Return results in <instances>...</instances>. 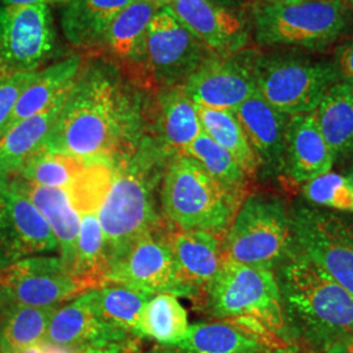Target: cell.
<instances>
[{
  "instance_id": "1",
  "label": "cell",
  "mask_w": 353,
  "mask_h": 353,
  "mask_svg": "<svg viewBox=\"0 0 353 353\" xmlns=\"http://www.w3.org/2000/svg\"><path fill=\"white\" fill-rule=\"evenodd\" d=\"M144 126L139 94L115 65L94 63L79 72L43 145L87 163L114 164L139 148Z\"/></svg>"
},
{
  "instance_id": "2",
  "label": "cell",
  "mask_w": 353,
  "mask_h": 353,
  "mask_svg": "<svg viewBox=\"0 0 353 353\" xmlns=\"http://www.w3.org/2000/svg\"><path fill=\"white\" fill-rule=\"evenodd\" d=\"M173 156L159 140L144 138L139 148L113 164V181L97 217L109 263L140 237L163 230L156 191Z\"/></svg>"
},
{
  "instance_id": "3",
  "label": "cell",
  "mask_w": 353,
  "mask_h": 353,
  "mask_svg": "<svg viewBox=\"0 0 353 353\" xmlns=\"http://www.w3.org/2000/svg\"><path fill=\"white\" fill-rule=\"evenodd\" d=\"M276 278L284 316L306 338L326 348L353 336L352 294L310 259L293 254Z\"/></svg>"
},
{
  "instance_id": "4",
  "label": "cell",
  "mask_w": 353,
  "mask_h": 353,
  "mask_svg": "<svg viewBox=\"0 0 353 353\" xmlns=\"http://www.w3.org/2000/svg\"><path fill=\"white\" fill-rule=\"evenodd\" d=\"M212 314L242 328L265 345L285 326V316L275 271L241 265L225 256L207 288Z\"/></svg>"
},
{
  "instance_id": "5",
  "label": "cell",
  "mask_w": 353,
  "mask_h": 353,
  "mask_svg": "<svg viewBox=\"0 0 353 353\" xmlns=\"http://www.w3.org/2000/svg\"><path fill=\"white\" fill-rule=\"evenodd\" d=\"M160 196L169 225L220 237L225 234L242 203L186 154H176L168 161Z\"/></svg>"
},
{
  "instance_id": "6",
  "label": "cell",
  "mask_w": 353,
  "mask_h": 353,
  "mask_svg": "<svg viewBox=\"0 0 353 353\" xmlns=\"http://www.w3.org/2000/svg\"><path fill=\"white\" fill-rule=\"evenodd\" d=\"M225 256L241 265L275 270L293 255L290 216L279 198L246 196L227 229Z\"/></svg>"
},
{
  "instance_id": "7",
  "label": "cell",
  "mask_w": 353,
  "mask_h": 353,
  "mask_svg": "<svg viewBox=\"0 0 353 353\" xmlns=\"http://www.w3.org/2000/svg\"><path fill=\"white\" fill-rule=\"evenodd\" d=\"M348 23V6L341 0H303L290 4H256L255 38L265 46L325 49Z\"/></svg>"
},
{
  "instance_id": "8",
  "label": "cell",
  "mask_w": 353,
  "mask_h": 353,
  "mask_svg": "<svg viewBox=\"0 0 353 353\" xmlns=\"http://www.w3.org/2000/svg\"><path fill=\"white\" fill-rule=\"evenodd\" d=\"M256 92L279 112L290 117L313 113L339 81L334 63L293 57L258 59L252 63Z\"/></svg>"
},
{
  "instance_id": "9",
  "label": "cell",
  "mask_w": 353,
  "mask_h": 353,
  "mask_svg": "<svg viewBox=\"0 0 353 353\" xmlns=\"http://www.w3.org/2000/svg\"><path fill=\"white\" fill-rule=\"evenodd\" d=\"M294 250L305 255L353 297V224L341 216L299 205L290 211Z\"/></svg>"
},
{
  "instance_id": "10",
  "label": "cell",
  "mask_w": 353,
  "mask_h": 353,
  "mask_svg": "<svg viewBox=\"0 0 353 353\" xmlns=\"http://www.w3.org/2000/svg\"><path fill=\"white\" fill-rule=\"evenodd\" d=\"M57 51L49 6H0V72L39 71Z\"/></svg>"
},
{
  "instance_id": "11",
  "label": "cell",
  "mask_w": 353,
  "mask_h": 353,
  "mask_svg": "<svg viewBox=\"0 0 353 353\" xmlns=\"http://www.w3.org/2000/svg\"><path fill=\"white\" fill-rule=\"evenodd\" d=\"M84 292L59 255L28 256L0 268V310L58 306Z\"/></svg>"
},
{
  "instance_id": "12",
  "label": "cell",
  "mask_w": 353,
  "mask_h": 353,
  "mask_svg": "<svg viewBox=\"0 0 353 353\" xmlns=\"http://www.w3.org/2000/svg\"><path fill=\"white\" fill-rule=\"evenodd\" d=\"M106 284L125 285L152 296H194L176 275L163 230L134 241L125 252L114 258L109 263Z\"/></svg>"
},
{
  "instance_id": "13",
  "label": "cell",
  "mask_w": 353,
  "mask_h": 353,
  "mask_svg": "<svg viewBox=\"0 0 353 353\" xmlns=\"http://www.w3.org/2000/svg\"><path fill=\"white\" fill-rule=\"evenodd\" d=\"M208 55L211 52L169 7L153 16L147 30L144 64L160 85H182Z\"/></svg>"
},
{
  "instance_id": "14",
  "label": "cell",
  "mask_w": 353,
  "mask_h": 353,
  "mask_svg": "<svg viewBox=\"0 0 353 353\" xmlns=\"http://www.w3.org/2000/svg\"><path fill=\"white\" fill-rule=\"evenodd\" d=\"M55 252L58 242L37 207L13 178L0 181V268Z\"/></svg>"
},
{
  "instance_id": "15",
  "label": "cell",
  "mask_w": 353,
  "mask_h": 353,
  "mask_svg": "<svg viewBox=\"0 0 353 353\" xmlns=\"http://www.w3.org/2000/svg\"><path fill=\"white\" fill-rule=\"evenodd\" d=\"M196 106L234 112L256 93L252 63L232 55H208L182 84Z\"/></svg>"
},
{
  "instance_id": "16",
  "label": "cell",
  "mask_w": 353,
  "mask_h": 353,
  "mask_svg": "<svg viewBox=\"0 0 353 353\" xmlns=\"http://www.w3.org/2000/svg\"><path fill=\"white\" fill-rule=\"evenodd\" d=\"M130 336L102 321L94 310L92 293L87 290L55 309L43 343L72 352L88 347L126 343Z\"/></svg>"
},
{
  "instance_id": "17",
  "label": "cell",
  "mask_w": 353,
  "mask_h": 353,
  "mask_svg": "<svg viewBox=\"0 0 353 353\" xmlns=\"http://www.w3.org/2000/svg\"><path fill=\"white\" fill-rule=\"evenodd\" d=\"M163 237L172 252L179 280L194 296L207 290L225 259L223 239L214 233L173 225H165Z\"/></svg>"
},
{
  "instance_id": "18",
  "label": "cell",
  "mask_w": 353,
  "mask_h": 353,
  "mask_svg": "<svg viewBox=\"0 0 353 353\" xmlns=\"http://www.w3.org/2000/svg\"><path fill=\"white\" fill-rule=\"evenodd\" d=\"M169 8L211 54L232 55L248 41L240 17L214 0H174Z\"/></svg>"
},
{
  "instance_id": "19",
  "label": "cell",
  "mask_w": 353,
  "mask_h": 353,
  "mask_svg": "<svg viewBox=\"0 0 353 353\" xmlns=\"http://www.w3.org/2000/svg\"><path fill=\"white\" fill-rule=\"evenodd\" d=\"M240 121L261 166L278 170L285 164V143L292 117L279 112L256 92L239 106Z\"/></svg>"
},
{
  "instance_id": "20",
  "label": "cell",
  "mask_w": 353,
  "mask_h": 353,
  "mask_svg": "<svg viewBox=\"0 0 353 353\" xmlns=\"http://www.w3.org/2000/svg\"><path fill=\"white\" fill-rule=\"evenodd\" d=\"M335 156L323 138L314 113L292 117L285 143V164L290 178L306 183L331 172Z\"/></svg>"
},
{
  "instance_id": "21",
  "label": "cell",
  "mask_w": 353,
  "mask_h": 353,
  "mask_svg": "<svg viewBox=\"0 0 353 353\" xmlns=\"http://www.w3.org/2000/svg\"><path fill=\"white\" fill-rule=\"evenodd\" d=\"M70 90L43 112L20 121L1 135L0 181L16 176L26 160L46 143L63 109Z\"/></svg>"
},
{
  "instance_id": "22",
  "label": "cell",
  "mask_w": 353,
  "mask_h": 353,
  "mask_svg": "<svg viewBox=\"0 0 353 353\" xmlns=\"http://www.w3.org/2000/svg\"><path fill=\"white\" fill-rule=\"evenodd\" d=\"M12 178L19 189L32 201L48 221L58 242L59 256L71 270L75 261L81 220L71 203L68 192L63 189L38 186L19 176Z\"/></svg>"
},
{
  "instance_id": "23",
  "label": "cell",
  "mask_w": 353,
  "mask_h": 353,
  "mask_svg": "<svg viewBox=\"0 0 353 353\" xmlns=\"http://www.w3.org/2000/svg\"><path fill=\"white\" fill-rule=\"evenodd\" d=\"M159 141L172 156L183 154L190 144L203 134L196 105L183 85L163 87L157 99Z\"/></svg>"
},
{
  "instance_id": "24",
  "label": "cell",
  "mask_w": 353,
  "mask_h": 353,
  "mask_svg": "<svg viewBox=\"0 0 353 353\" xmlns=\"http://www.w3.org/2000/svg\"><path fill=\"white\" fill-rule=\"evenodd\" d=\"M81 57L72 55L58 63L39 70L32 83L21 93L3 134L20 121L43 112L72 88L81 70Z\"/></svg>"
},
{
  "instance_id": "25",
  "label": "cell",
  "mask_w": 353,
  "mask_h": 353,
  "mask_svg": "<svg viewBox=\"0 0 353 353\" xmlns=\"http://www.w3.org/2000/svg\"><path fill=\"white\" fill-rule=\"evenodd\" d=\"M132 0H70L62 14L67 41L81 49L102 46L114 17Z\"/></svg>"
},
{
  "instance_id": "26",
  "label": "cell",
  "mask_w": 353,
  "mask_h": 353,
  "mask_svg": "<svg viewBox=\"0 0 353 353\" xmlns=\"http://www.w3.org/2000/svg\"><path fill=\"white\" fill-rule=\"evenodd\" d=\"M160 8L148 0H132L114 17L102 46L119 61L145 63V38L153 16Z\"/></svg>"
},
{
  "instance_id": "27",
  "label": "cell",
  "mask_w": 353,
  "mask_h": 353,
  "mask_svg": "<svg viewBox=\"0 0 353 353\" xmlns=\"http://www.w3.org/2000/svg\"><path fill=\"white\" fill-rule=\"evenodd\" d=\"M265 344L229 322H199L186 336L161 353H262Z\"/></svg>"
},
{
  "instance_id": "28",
  "label": "cell",
  "mask_w": 353,
  "mask_h": 353,
  "mask_svg": "<svg viewBox=\"0 0 353 353\" xmlns=\"http://www.w3.org/2000/svg\"><path fill=\"white\" fill-rule=\"evenodd\" d=\"M318 127L335 156L353 152V88L338 81L319 102L316 110Z\"/></svg>"
},
{
  "instance_id": "29",
  "label": "cell",
  "mask_w": 353,
  "mask_h": 353,
  "mask_svg": "<svg viewBox=\"0 0 353 353\" xmlns=\"http://www.w3.org/2000/svg\"><path fill=\"white\" fill-rule=\"evenodd\" d=\"M58 306H10L0 310V352L23 353L41 345Z\"/></svg>"
},
{
  "instance_id": "30",
  "label": "cell",
  "mask_w": 353,
  "mask_h": 353,
  "mask_svg": "<svg viewBox=\"0 0 353 353\" xmlns=\"http://www.w3.org/2000/svg\"><path fill=\"white\" fill-rule=\"evenodd\" d=\"M71 271L85 290L106 285L109 259L97 214H81L75 261Z\"/></svg>"
},
{
  "instance_id": "31",
  "label": "cell",
  "mask_w": 353,
  "mask_h": 353,
  "mask_svg": "<svg viewBox=\"0 0 353 353\" xmlns=\"http://www.w3.org/2000/svg\"><path fill=\"white\" fill-rule=\"evenodd\" d=\"M90 293L94 310L105 323L139 336L140 316L152 294L119 284H106Z\"/></svg>"
},
{
  "instance_id": "32",
  "label": "cell",
  "mask_w": 353,
  "mask_h": 353,
  "mask_svg": "<svg viewBox=\"0 0 353 353\" xmlns=\"http://www.w3.org/2000/svg\"><path fill=\"white\" fill-rule=\"evenodd\" d=\"M196 109L203 131L232 154L246 176H255L261 165L234 112L202 106H196Z\"/></svg>"
},
{
  "instance_id": "33",
  "label": "cell",
  "mask_w": 353,
  "mask_h": 353,
  "mask_svg": "<svg viewBox=\"0 0 353 353\" xmlns=\"http://www.w3.org/2000/svg\"><path fill=\"white\" fill-rule=\"evenodd\" d=\"M189 316L178 297L156 294L145 305L139 322V336H147L163 345L182 341L189 331Z\"/></svg>"
},
{
  "instance_id": "34",
  "label": "cell",
  "mask_w": 353,
  "mask_h": 353,
  "mask_svg": "<svg viewBox=\"0 0 353 353\" xmlns=\"http://www.w3.org/2000/svg\"><path fill=\"white\" fill-rule=\"evenodd\" d=\"M85 165L87 161L72 154L42 145L26 160L14 176L38 186L67 191Z\"/></svg>"
},
{
  "instance_id": "35",
  "label": "cell",
  "mask_w": 353,
  "mask_h": 353,
  "mask_svg": "<svg viewBox=\"0 0 353 353\" xmlns=\"http://www.w3.org/2000/svg\"><path fill=\"white\" fill-rule=\"evenodd\" d=\"M183 154L192 157L214 181L242 202L246 196L249 176L245 174L239 163L229 152L220 147L205 132L194 140Z\"/></svg>"
},
{
  "instance_id": "36",
  "label": "cell",
  "mask_w": 353,
  "mask_h": 353,
  "mask_svg": "<svg viewBox=\"0 0 353 353\" xmlns=\"http://www.w3.org/2000/svg\"><path fill=\"white\" fill-rule=\"evenodd\" d=\"M113 181V164L87 163L71 188L67 190L71 203L80 214H97Z\"/></svg>"
},
{
  "instance_id": "37",
  "label": "cell",
  "mask_w": 353,
  "mask_h": 353,
  "mask_svg": "<svg viewBox=\"0 0 353 353\" xmlns=\"http://www.w3.org/2000/svg\"><path fill=\"white\" fill-rule=\"evenodd\" d=\"M303 194L318 207L353 214V185L348 176L328 172L303 183Z\"/></svg>"
},
{
  "instance_id": "38",
  "label": "cell",
  "mask_w": 353,
  "mask_h": 353,
  "mask_svg": "<svg viewBox=\"0 0 353 353\" xmlns=\"http://www.w3.org/2000/svg\"><path fill=\"white\" fill-rule=\"evenodd\" d=\"M38 71L20 72V74H3L0 72V137L7 126L13 109L19 101L24 89L32 83Z\"/></svg>"
},
{
  "instance_id": "39",
  "label": "cell",
  "mask_w": 353,
  "mask_h": 353,
  "mask_svg": "<svg viewBox=\"0 0 353 353\" xmlns=\"http://www.w3.org/2000/svg\"><path fill=\"white\" fill-rule=\"evenodd\" d=\"M334 65L339 81L353 88V38L338 49Z\"/></svg>"
},
{
  "instance_id": "40",
  "label": "cell",
  "mask_w": 353,
  "mask_h": 353,
  "mask_svg": "<svg viewBox=\"0 0 353 353\" xmlns=\"http://www.w3.org/2000/svg\"><path fill=\"white\" fill-rule=\"evenodd\" d=\"M70 353H134L132 352V341L126 343H117V344H108V345H97V347H88L83 350H77Z\"/></svg>"
},
{
  "instance_id": "41",
  "label": "cell",
  "mask_w": 353,
  "mask_h": 353,
  "mask_svg": "<svg viewBox=\"0 0 353 353\" xmlns=\"http://www.w3.org/2000/svg\"><path fill=\"white\" fill-rule=\"evenodd\" d=\"M325 353H353V336L330 344L325 348Z\"/></svg>"
},
{
  "instance_id": "42",
  "label": "cell",
  "mask_w": 353,
  "mask_h": 353,
  "mask_svg": "<svg viewBox=\"0 0 353 353\" xmlns=\"http://www.w3.org/2000/svg\"><path fill=\"white\" fill-rule=\"evenodd\" d=\"M70 0H0V6H32V4H67Z\"/></svg>"
},
{
  "instance_id": "43",
  "label": "cell",
  "mask_w": 353,
  "mask_h": 353,
  "mask_svg": "<svg viewBox=\"0 0 353 353\" xmlns=\"http://www.w3.org/2000/svg\"><path fill=\"white\" fill-rule=\"evenodd\" d=\"M297 1H303V0H256L258 4H290Z\"/></svg>"
},
{
  "instance_id": "44",
  "label": "cell",
  "mask_w": 353,
  "mask_h": 353,
  "mask_svg": "<svg viewBox=\"0 0 353 353\" xmlns=\"http://www.w3.org/2000/svg\"><path fill=\"white\" fill-rule=\"evenodd\" d=\"M151 1L152 4H154L159 8H164V7H169L174 0H148Z\"/></svg>"
},
{
  "instance_id": "45",
  "label": "cell",
  "mask_w": 353,
  "mask_h": 353,
  "mask_svg": "<svg viewBox=\"0 0 353 353\" xmlns=\"http://www.w3.org/2000/svg\"><path fill=\"white\" fill-rule=\"evenodd\" d=\"M23 353H43V351H42L41 345H36V347H32V348L26 350V352Z\"/></svg>"
},
{
  "instance_id": "46",
  "label": "cell",
  "mask_w": 353,
  "mask_h": 353,
  "mask_svg": "<svg viewBox=\"0 0 353 353\" xmlns=\"http://www.w3.org/2000/svg\"><path fill=\"white\" fill-rule=\"evenodd\" d=\"M343 3H345L348 7H353V0H341Z\"/></svg>"
},
{
  "instance_id": "47",
  "label": "cell",
  "mask_w": 353,
  "mask_h": 353,
  "mask_svg": "<svg viewBox=\"0 0 353 353\" xmlns=\"http://www.w3.org/2000/svg\"><path fill=\"white\" fill-rule=\"evenodd\" d=\"M262 353H290L287 352V351H283V350H280V351H265V352Z\"/></svg>"
},
{
  "instance_id": "48",
  "label": "cell",
  "mask_w": 353,
  "mask_h": 353,
  "mask_svg": "<svg viewBox=\"0 0 353 353\" xmlns=\"http://www.w3.org/2000/svg\"><path fill=\"white\" fill-rule=\"evenodd\" d=\"M348 179H350V181H351V182H352V185H353V168H352V170H351V172H350V173H348Z\"/></svg>"
},
{
  "instance_id": "49",
  "label": "cell",
  "mask_w": 353,
  "mask_h": 353,
  "mask_svg": "<svg viewBox=\"0 0 353 353\" xmlns=\"http://www.w3.org/2000/svg\"><path fill=\"white\" fill-rule=\"evenodd\" d=\"M216 3H220V4H223V6H225V3H227L228 0H214Z\"/></svg>"
},
{
  "instance_id": "50",
  "label": "cell",
  "mask_w": 353,
  "mask_h": 353,
  "mask_svg": "<svg viewBox=\"0 0 353 353\" xmlns=\"http://www.w3.org/2000/svg\"><path fill=\"white\" fill-rule=\"evenodd\" d=\"M0 353H1V352H0Z\"/></svg>"
}]
</instances>
